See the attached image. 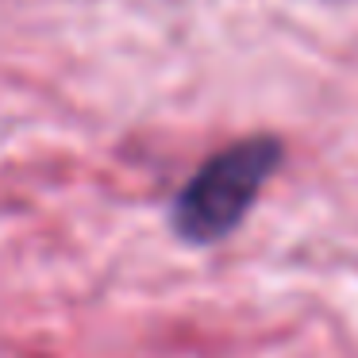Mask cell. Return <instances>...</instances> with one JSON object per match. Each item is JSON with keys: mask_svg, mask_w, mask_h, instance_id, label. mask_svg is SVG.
<instances>
[{"mask_svg": "<svg viewBox=\"0 0 358 358\" xmlns=\"http://www.w3.org/2000/svg\"><path fill=\"white\" fill-rule=\"evenodd\" d=\"M281 162L278 139H243L235 147L220 150L216 158L193 173L173 204V224L185 239L212 243L224 239L255 204L258 189Z\"/></svg>", "mask_w": 358, "mask_h": 358, "instance_id": "6da1fadb", "label": "cell"}]
</instances>
